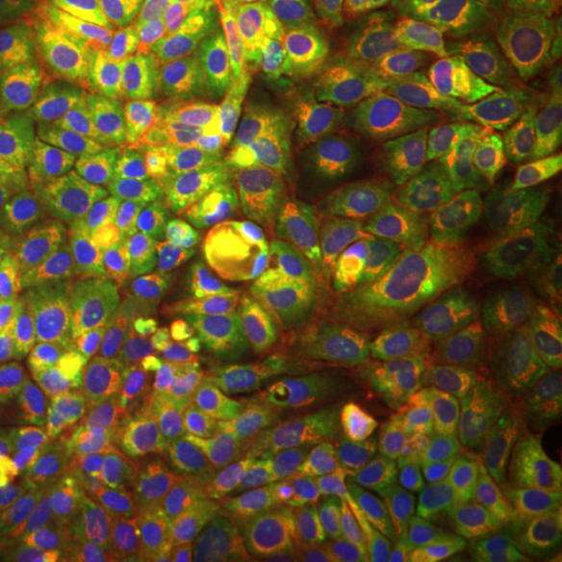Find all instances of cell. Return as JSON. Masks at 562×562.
<instances>
[{"label":"cell","instance_id":"52a82bcc","mask_svg":"<svg viewBox=\"0 0 562 562\" xmlns=\"http://www.w3.org/2000/svg\"><path fill=\"white\" fill-rule=\"evenodd\" d=\"M380 562H402V555H380Z\"/></svg>","mask_w":562,"mask_h":562},{"label":"cell","instance_id":"ba28073f","mask_svg":"<svg viewBox=\"0 0 562 562\" xmlns=\"http://www.w3.org/2000/svg\"><path fill=\"white\" fill-rule=\"evenodd\" d=\"M0 168H8V161H0Z\"/></svg>","mask_w":562,"mask_h":562},{"label":"cell","instance_id":"3957f363","mask_svg":"<svg viewBox=\"0 0 562 562\" xmlns=\"http://www.w3.org/2000/svg\"><path fill=\"white\" fill-rule=\"evenodd\" d=\"M227 81L336 139L366 176L562 271V132L402 59L336 0H278Z\"/></svg>","mask_w":562,"mask_h":562},{"label":"cell","instance_id":"8992f818","mask_svg":"<svg viewBox=\"0 0 562 562\" xmlns=\"http://www.w3.org/2000/svg\"><path fill=\"white\" fill-rule=\"evenodd\" d=\"M366 37L562 132V0H336Z\"/></svg>","mask_w":562,"mask_h":562},{"label":"cell","instance_id":"5b68a950","mask_svg":"<svg viewBox=\"0 0 562 562\" xmlns=\"http://www.w3.org/2000/svg\"><path fill=\"white\" fill-rule=\"evenodd\" d=\"M278 0H0V161L168 117L234 74Z\"/></svg>","mask_w":562,"mask_h":562},{"label":"cell","instance_id":"277c9868","mask_svg":"<svg viewBox=\"0 0 562 562\" xmlns=\"http://www.w3.org/2000/svg\"><path fill=\"white\" fill-rule=\"evenodd\" d=\"M322 504L271 409L161 438L0 512V562H314Z\"/></svg>","mask_w":562,"mask_h":562},{"label":"cell","instance_id":"6da1fadb","mask_svg":"<svg viewBox=\"0 0 562 562\" xmlns=\"http://www.w3.org/2000/svg\"><path fill=\"white\" fill-rule=\"evenodd\" d=\"M220 88L263 409L314 504L402 562H562V271Z\"/></svg>","mask_w":562,"mask_h":562},{"label":"cell","instance_id":"7a4b0ae2","mask_svg":"<svg viewBox=\"0 0 562 562\" xmlns=\"http://www.w3.org/2000/svg\"><path fill=\"white\" fill-rule=\"evenodd\" d=\"M249 409L241 220L205 125L0 205V512Z\"/></svg>","mask_w":562,"mask_h":562}]
</instances>
